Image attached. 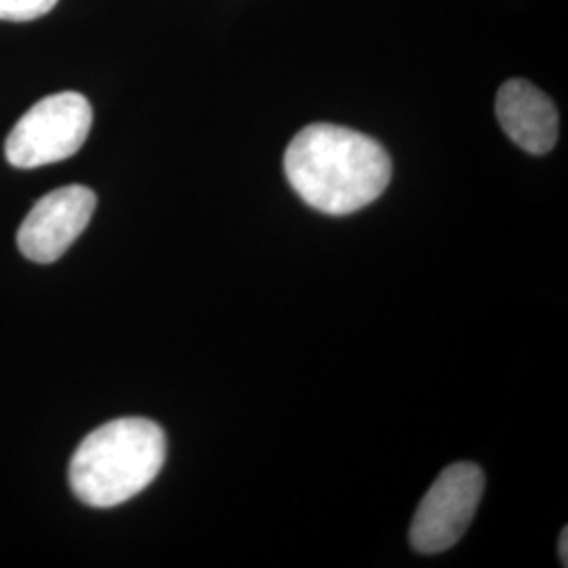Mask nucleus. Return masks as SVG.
I'll return each instance as SVG.
<instances>
[{"mask_svg":"<svg viewBox=\"0 0 568 568\" xmlns=\"http://www.w3.org/2000/svg\"><path fill=\"white\" fill-rule=\"evenodd\" d=\"M284 173L312 209L349 215L384 194L392 180V161L386 148L365 133L316 122L288 143Z\"/></svg>","mask_w":568,"mask_h":568,"instance_id":"f257e3e1","label":"nucleus"},{"mask_svg":"<svg viewBox=\"0 0 568 568\" xmlns=\"http://www.w3.org/2000/svg\"><path fill=\"white\" fill-rule=\"evenodd\" d=\"M166 457L163 427L143 417H122L93 429L72 455L68 478L91 508H116L150 487Z\"/></svg>","mask_w":568,"mask_h":568,"instance_id":"f03ea898","label":"nucleus"},{"mask_svg":"<svg viewBox=\"0 0 568 568\" xmlns=\"http://www.w3.org/2000/svg\"><path fill=\"white\" fill-rule=\"evenodd\" d=\"M93 124L89 100L63 91L34 103L4 143L7 161L18 169H39L60 163L81 150Z\"/></svg>","mask_w":568,"mask_h":568,"instance_id":"7ed1b4c3","label":"nucleus"},{"mask_svg":"<svg viewBox=\"0 0 568 568\" xmlns=\"http://www.w3.org/2000/svg\"><path fill=\"white\" fill-rule=\"evenodd\" d=\"M485 493L476 464H453L429 487L410 525V544L422 554L453 548L471 525Z\"/></svg>","mask_w":568,"mask_h":568,"instance_id":"20e7f679","label":"nucleus"},{"mask_svg":"<svg viewBox=\"0 0 568 568\" xmlns=\"http://www.w3.org/2000/svg\"><path fill=\"white\" fill-rule=\"evenodd\" d=\"M95 206L98 196L87 185H63L44 194L18 232L23 257L37 264L58 262L87 230Z\"/></svg>","mask_w":568,"mask_h":568,"instance_id":"39448f33","label":"nucleus"},{"mask_svg":"<svg viewBox=\"0 0 568 568\" xmlns=\"http://www.w3.org/2000/svg\"><path fill=\"white\" fill-rule=\"evenodd\" d=\"M497 119L509 140L530 154H548L558 140V112L532 82L508 81L497 93Z\"/></svg>","mask_w":568,"mask_h":568,"instance_id":"423d86ee","label":"nucleus"},{"mask_svg":"<svg viewBox=\"0 0 568 568\" xmlns=\"http://www.w3.org/2000/svg\"><path fill=\"white\" fill-rule=\"evenodd\" d=\"M58 0H0V20L32 21L47 16Z\"/></svg>","mask_w":568,"mask_h":568,"instance_id":"0eeeda50","label":"nucleus"},{"mask_svg":"<svg viewBox=\"0 0 568 568\" xmlns=\"http://www.w3.org/2000/svg\"><path fill=\"white\" fill-rule=\"evenodd\" d=\"M558 551H560L562 567H568V528H565V530H562V535H560V546H558Z\"/></svg>","mask_w":568,"mask_h":568,"instance_id":"6e6552de","label":"nucleus"}]
</instances>
